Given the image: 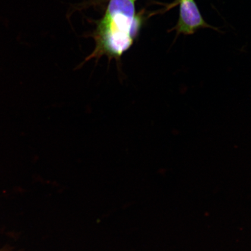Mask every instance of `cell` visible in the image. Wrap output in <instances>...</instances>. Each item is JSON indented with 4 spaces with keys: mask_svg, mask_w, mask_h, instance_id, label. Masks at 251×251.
I'll return each mask as SVG.
<instances>
[{
    "mask_svg": "<svg viewBox=\"0 0 251 251\" xmlns=\"http://www.w3.org/2000/svg\"><path fill=\"white\" fill-rule=\"evenodd\" d=\"M141 25L133 0H109L94 34L96 49L86 61L103 55L119 60L132 46Z\"/></svg>",
    "mask_w": 251,
    "mask_h": 251,
    "instance_id": "obj_1",
    "label": "cell"
},
{
    "mask_svg": "<svg viewBox=\"0 0 251 251\" xmlns=\"http://www.w3.org/2000/svg\"><path fill=\"white\" fill-rule=\"evenodd\" d=\"M133 1L135 2V1H137V0H133Z\"/></svg>",
    "mask_w": 251,
    "mask_h": 251,
    "instance_id": "obj_3",
    "label": "cell"
},
{
    "mask_svg": "<svg viewBox=\"0 0 251 251\" xmlns=\"http://www.w3.org/2000/svg\"><path fill=\"white\" fill-rule=\"evenodd\" d=\"M180 16L177 25L178 32L193 34L201 27L209 26L201 14L194 0H179Z\"/></svg>",
    "mask_w": 251,
    "mask_h": 251,
    "instance_id": "obj_2",
    "label": "cell"
}]
</instances>
